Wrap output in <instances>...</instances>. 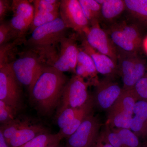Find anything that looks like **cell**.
Masks as SVG:
<instances>
[{"label":"cell","mask_w":147,"mask_h":147,"mask_svg":"<svg viewBox=\"0 0 147 147\" xmlns=\"http://www.w3.org/2000/svg\"><path fill=\"white\" fill-rule=\"evenodd\" d=\"M69 80L63 72L51 66L44 65L29 91L30 100L38 113L49 116L57 109Z\"/></svg>","instance_id":"1"},{"label":"cell","mask_w":147,"mask_h":147,"mask_svg":"<svg viewBox=\"0 0 147 147\" xmlns=\"http://www.w3.org/2000/svg\"><path fill=\"white\" fill-rule=\"evenodd\" d=\"M67 29L59 17L36 28L24 44L28 50L38 53L42 60L47 58L49 61L55 56L54 48L66 36Z\"/></svg>","instance_id":"2"},{"label":"cell","mask_w":147,"mask_h":147,"mask_svg":"<svg viewBox=\"0 0 147 147\" xmlns=\"http://www.w3.org/2000/svg\"><path fill=\"white\" fill-rule=\"evenodd\" d=\"M18 56L9 65L18 82L29 91L44 66L43 60L38 53L30 50L18 53Z\"/></svg>","instance_id":"3"},{"label":"cell","mask_w":147,"mask_h":147,"mask_svg":"<svg viewBox=\"0 0 147 147\" xmlns=\"http://www.w3.org/2000/svg\"><path fill=\"white\" fill-rule=\"evenodd\" d=\"M117 66L124 90L134 88L147 71L146 61L139 56V53H129L118 49Z\"/></svg>","instance_id":"4"},{"label":"cell","mask_w":147,"mask_h":147,"mask_svg":"<svg viewBox=\"0 0 147 147\" xmlns=\"http://www.w3.org/2000/svg\"><path fill=\"white\" fill-rule=\"evenodd\" d=\"M105 30L118 49L129 53H139L143 40L137 25L125 21L115 22Z\"/></svg>","instance_id":"5"},{"label":"cell","mask_w":147,"mask_h":147,"mask_svg":"<svg viewBox=\"0 0 147 147\" xmlns=\"http://www.w3.org/2000/svg\"><path fill=\"white\" fill-rule=\"evenodd\" d=\"M139 100L134 88L123 90L117 100L107 111L106 123L112 128L129 129L134 106Z\"/></svg>","instance_id":"6"},{"label":"cell","mask_w":147,"mask_h":147,"mask_svg":"<svg viewBox=\"0 0 147 147\" xmlns=\"http://www.w3.org/2000/svg\"><path fill=\"white\" fill-rule=\"evenodd\" d=\"M89 85L82 77L72 76L65 87L56 115L65 108H79L86 103L91 97L88 90Z\"/></svg>","instance_id":"7"},{"label":"cell","mask_w":147,"mask_h":147,"mask_svg":"<svg viewBox=\"0 0 147 147\" xmlns=\"http://www.w3.org/2000/svg\"><path fill=\"white\" fill-rule=\"evenodd\" d=\"M102 124L94 113L88 116L76 131L67 138L65 147H94Z\"/></svg>","instance_id":"8"},{"label":"cell","mask_w":147,"mask_h":147,"mask_svg":"<svg viewBox=\"0 0 147 147\" xmlns=\"http://www.w3.org/2000/svg\"><path fill=\"white\" fill-rule=\"evenodd\" d=\"M22 86L9 65L0 67V100L18 112L23 107Z\"/></svg>","instance_id":"9"},{"label":"cell","mask_w":147,"mask_h":147,"mask_svg":"<svg viewBox=\"0 0 147 147\" xmlns=\"http://www.w3.org/2000/svg\"><path fill=\"white\" fill-rule=\"evenodd\" d=\"M76 38L73 35L62 40L59 54L47 61L49 65L63 73L68 71L75 74L79 51Z\"/></svg>","instance_id":"10"},{"label":"cell","mask_w":147,"mask_h":147,"mask_svg":"<svg viewBox=\"0 0 147 147\" xmlns=\"http://www.w3.org/2000/svg\"><path fill=\"white\" fill-rule=\"evenodd\" d=\"M94 87V92L91 94L94 107L102 111H108L123 91L116 78L112 77L105 76Z\"/></svg>","instance_id":"11"},{"label":"cell","mask_w":147,"mask_h":147,"mask_svg":"<svg viewBox=\"0 0 147 147\" xmlns=\"http://www.w3.org/2000/svg\"><path fill=\"white\" fill-rule=\"evenodd\" d=\"M59 13L66 28L73 29L79 36L84 35L90 26L78 0L61 1Z\"/></svg>","instance_id":"12"},{"label":"cell","mask_w":147,"mask_h":147,"mask_svg":"<svg viewBox=\"0 0 147 147\" xmlns=\"http://www.w3.org/2000/svg\"><path fill=\"white\" fill-rule=\"evenodd\" d=\"M99 24L95 23L90 24L83 35L92 48L108 56L117 64V48L106 30L100 28Z\"/></svg>","instance_id":"13"},{"label":"cell","mask_w":147,"mask_h":147,"mask_svg":"<svg viewBox=\"0 0 147 147\" xmlns=\"http://www.w3.org/2000/svg\"><path fill=\"white\" fill-rule=\"evenodd\" d=\"M12 1L11 10L13 14L9 24L18 38H25L34 16L33 5L27 0Z\"/></svg>","instance_id":"14"},{"label":"cell","mask_w":147,"mask_h":147,"mask_svg":"<svg viewBox=\"0 0 147 147\" xmlns=\"http://www.w3.org/2000/svg\"><path fill=\"white\" fill-rule=\"evenodd\" d=\"M102 134L113 147H141L142 141L129 129L112 128L105 125Z\"/></svg>","instance_id":"15"},{"label":"cell","mask_w":147,"mask_h":147,"mask_svg":"<svg viewBox=\"0 0 147 147\" xmlns=\"http://www.w3.org/2000/svg\"><path fill=\"white\" fill-rule=\"evenodd\" d=\"M79 37L81 41L80 47L92 59L98 73L105 76L115 78L119 76L117 63L108 56L101 54L92 48L87 42L84 36H79Z\"/></svg>","instance_id":"16"},{"label":"cell","mask_w":147,"mask_h":147,"mask_svg":"<svg viewBox=\"0 0 147 147\" xmlns=\"http://www.w3.org/2000/svg\"><path fill=\"white\" fill-rule=\"evenodd\" d=\"M129 129L142 142L147 141V100H139L136 102Z\"/></svg>","instance_id":"17"},{"label":"cell","mask_w":147,"mask_h":147,"mask_svg":"<svg viewBox=\"0 0 147 147\" xmlns=\"http://www.w3.org/2000/svg\"><path fill=\"white\" fill-rule=\"evenodd\" d=\"M75 72L77 76L84 79H88V83L89 85L94 86L99 82L98 73L92 59L80 46Z\"/></svg>","instance_id":"18"},{"label":"cell","mask_w":147,"mask_h":147,"mask_svg":"<svg viewBox=\"0 0 147 147\" xmlns=\"http://www.w3.org/2000/svg\"><path fill=\"white\" fill-rule=\"evenodd\" d=\"M47 131V129L40 124H32L16 132L7 144L9 147H20L40 134Z\"/></svg>","instance_id":"19"},{"label":"cell","mask_w":147,"mask_h":147,"mask_svg":"<svg viewBox=\"0 0 147 147\" xmlns=\"http://www.w3.org/2000/svg\"><path fill=\"white\" fill-rule=\"evenodd\" d=\"M94 108L93 100L91 94L89 99L81 107V110L73 120L67 126L60 129L58 133L62 138L67 139L73 134L79 128L85 119L94 113Z\"/></svg>","instance_id":"20"},{"label":"cell","mask_w":147,"mask_h":147,"mask_svg":"<svg viewBox=\"0 0 147 147\" xmlns=\"http://www.w3.org/2000/svg\"><path fill=\"white\" fill-rule=\"evenodd\" d=\"M101 5V19L113 23L125 10L124 0L96 1Z\"/></svg>","instance_id":"21"},{"label":"cell","mask_w":147,"mask_h":147,"mask_svg":"<svg viewBox=\"0 0 147 147\" xmlns=\"http://www.w3.org/2000/svg\"><path fill=\"white\" fill-rule=\"evenodd\" d=\"M125 10L141 24L147 25V0H124Z\"/></svg>","instance_id":"22"},{"label":"cell","mask_w":147,"mask_h":147,"mask_svg":"<svg viewBox=\"0 0 147 147\" xmlns=\"http://www.w3.org/2000/svg\"><path fill=\"white\" fill-rule=\"evenodd\" d=\"M26 38H17L4 45L0 46V67L10 64L16 59L18 55L17 46L25 44Z\"/></svg>","instance_id":"23"},{"label":"cell","mask_w":147,"mask_h":147,"mask_svg":"<svg viewBox=\"0 0 147 147\" xmlns=\"http://www.w3.org/2000/svg\"><path fill=\"white\" fill-rule=\"evenodd\" d=\"M31 120L26 117H17L8 123L1 125L0 131L8 142L20 129L32 124Z\"/></svg>","instance_id":"24"},{"label":"cell","mask_w":147,"mask_h":147,"mask_svg":"<svg viewBox=\"0 0 147 147\" xmlns=\"http://www.w3.org/2000/svg\"><path fill=\"white\" fill-rule=\"evenodd\" d=\"M62 139L59 133L53 134L47 131L19 147H50L59 144Z\"/></svg>","instance_id":"25"},{"label":"cell","mask_w":147,"mask_h":147,"mask_svg":"<svg viewBox=\"0 0 147 147\" xmlns=\"http://www.w3.org/2000/svg\"><path fill=\"white\" fill-rule=\"evenodd\" d=\"M86 18L90 24L100 23L101 5L95 0H79Z\"/></svg>","instance_id":"26"},{"label":"cell","mask_w":147,"mask_h":147,"mask_svg":"<svg viewBox=\"0 0 147 147\" xmlns=\"http://www.w3.org/2000/svg\"><path fill=\"white\" fill-rule=\"evenodd\" d=\"M81 107L65 108L58 115H55L56 123L60 129L67 126L73 120L81 110Z\"/></svg>","instance_id":"27"},{"label":"cell","mask_w":147,"mask_h":147,"mask_svg":"<svg viewBox=\"0 0 147 147\" xmlns=\"http://www.w3.org/2000/svg\"><path fill=\"white\" fill-rule=\"evenodd\" d=\"M60 17L59 11L34 13L33 19L30 28V33L37 27L47 24Z\"/></svg>","instance_id":"28"},{"label":"cell","mask_w":147,"mask_h":147,"mask_svg":"<svg viewBox=\"0 0 147 147\" xmlns=\"http://www.w3.org/2000/svg\"><path fill=\"white\" fill-rule=\"evenodd\" d=\"M33 3L34 13L59 11L61 1L57 0H34Z\"/></svg>","instance_id":"29"},{"label":"cell","mask_w":147,"mask_h":147,"mask_svg":"<svg viewBox=\"0 0 147 147\" xmlns=\"http://www.w3.org/2000/svg\"><path fill=\"white\" fill-rule=\"evenodd\" d=\"M18 38L11 26L9 21H3L0 25V46L4 45Z\"/></svg>","instance_id":"30"},{"label":"cell","mask_w":147,"mask_h":147,"mask_svg":"<svg viewBox=\"0 0 147 147\" xmlns=\"http://www.w3.org/2000/svg\"><path fill=\"white\" fill-rule=\"evenodd\" d=\"M18 111L13 107L0 100V123L6 124L17 117Z\"/></svg>","instance_id":"31"},{"label":"cell","mask_w":147,"mask_h":147,"mask_svg":"<svg viewBox=\"0 0 147 147\" xmlns=\"http://www.w3.org/2000/svg\"><path fill=\"white\" fill-rule=\"evenodd\" d=\"M139 100H147V71L134 88Z\"/></svg>","instance_id":"32"},{"label":"cell","mask_w":147,"mask_h":147,"mask_svg":"<svg viewBox=\"0 0 147 147\" xmlns=\"http://www.w3.org/2000/svg\"><path fill=\"white\" fill-rule=\"evenodd\" d=\"M12 1L0 0V21L3 22L7 13L11 9Z\"/></svg>","instance_id":"33"},{"label":"cell","mask_w":147,"mask_h":147,"mask_svg":"<svg viewBox=\"0 0 147 147\" xmlns=\"http://www.w3.org/2000/svg\"><path fill=\"white\" fill-rule=\"evenodd\" d=\"M94 147H113L111 144H110L109 143L106 142L103 139V137L101 136V134H100L99 138L96 145H95Z\"/></svg>","instance_id":"34"},{"label":"cell","mask_w":147,"mask_h":147,"mask_svg":"<svg viewBox=\"0 0 147 147\" xmlns=\"http://www.w3.org/2000/svg\"><path fill=\"white\" fill-rule=\"evenodd\" d=\"M0 147H9L2 132L0 131Z\"/></svg>","instance_id":"35"},{"label":"cell","mask_w":147,"mask_h":147,"mask_svg":"<svg viewBox=\"0 0 147 147\" xmlns=\"http://www.w3.org/2000/svg\"><path fill=\"white\" fill-rule=\"evenodd\" d=\"M142 46H143L145 52L147 54V36L143 40V42H142Z\"/></svg>","instance_id":"36"},{"label":"cell","mask_w":147,"mask_h":147,"mask_svg":"<svg viewBox=\"0 0 147 147\" xmlns=\"http://www.w3.org/2000/svg\"><path fill=\"white\" fill-rule=\"evenodd\" d=\"M141 147H147V141L142 142Z\"/></svg>","instance_id":"37"},{"label":"cell","mask_w":147,"mask_h":147,"mask_svg":"<svg viewBox=\"0 0 147 147\" xmlns=\"http://www.w3.org/2000/svg\"><path fill=\"white\" fill-rule=\"evenodd\" d=\"M50 147H65V146H61L60 144H59L55 145V146H51Z\"/></svg>","instance_id":"38"}]
</instances>
